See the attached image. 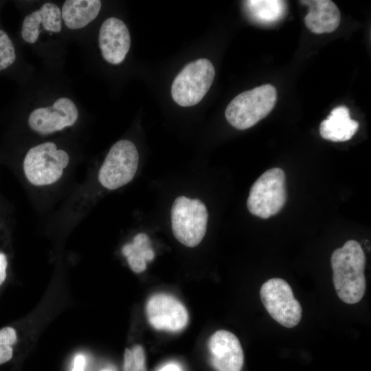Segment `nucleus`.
Returning <instances> with one entry per match:
<instances>
[{"instance_id": "nucleus-1", "label": "nucleus", "mask_w": 371, "mask_h": 371, "mask_svg": "<svg viewBox=\"0 0 371 371\" xmlns=\"http://www.w3.org/2000/svg\"><path fill=\"white\" fill-rule=\"evenodd\" d=\"M330 261L333 284L340 300L349 304L359 302L366 289V256L360 244L355 240L346 241L333 251Z\"/></svg>"}, {"instance_id": "nucleus-2", "label": "nucleus", "mask_w": 371, "mask_h": 371, "mask_svg": "<svg viewBox=\"0 0 371 371\" xmlns=\"http://www.w3.org/2000/svg\"><path fill=\"white\" fill-rule=\"evenodd\" d=\"M277 100L276 88L269 84L255 87L236 95L227 105L225 115L234 128L245 130L265 117Z\"/></svg>"}, {"instance_id": "nucleus-3", "label": "nucleus", "mask_w": 371, "mask_h": 371, "mask_svg": "<svg viewBox=\"0 0 371 371\" xmlns=\"http://www.w3.org/2000/svg\"><path fill=\"white\" fill-rule=\"evenodd\" d=\"M208 213L197 199L178 196L171 208L172 230L175 237L188 247L197 246L207 230Z\"/></svg>"}, {"instance_id": "nucleus-4", "label": "nucleus", "mask_w": 371, "mask_h": 371, "mask_svg": "<svg viewBox=\"0 0 371 371\" xmlns=\"http://www.w3.org/2000/svg\"><path fill=\"white\" fill-rule=\"evenodd\" d=\"M285 173L280 168L267 170L251 186L247 200L251 214L268 218L278 214L286 200Z\"/></svg>"}, {"instance_id": "nucleus-5", "label": "nucleus", "mask_w": 371, "mask_h": 371, "mask_svg": "<svg viewBox=\"0 0 371 371\" xmlns=\"http://www.w3.org/2000/svg\"><path fill=\"white\" fill-rule=\"evenodd\" d=\"M69 162L67 152L57 149L54 143L47 142L28 150L23 160V170L32 184L47 186L56 183L61 177Z\"/></svg>"}, {"instance_id": "nucleus-6", "label": "nucleus", "mask_w": 371, "mask_h": 371, "mask_svg": "<svg viewBox=\"0 0 371 371\" xmlns=\"http://www.w3.org/2000/svg\"><path fill=\"white\" fill-rule=\"evenodd\" d=\"M214 76V67L208 59L199 58L188 63L172 82L173 100L181 106L198 104L210 89Z\"/></svg>"}, {"instance_id": "nucleus-7", "label": "nucleus", "mask_w": 371, "mask_h": 371, "mask_svg": "<svg viewBox=\"0 0 371 371\" xmlns=\"http://www.w3.org/2000/svg\"><path fill=\"white\" fill-rule=\"evenodd\" d=\"M139 162L135 145L122 139L110 148L98 172L100 184L109 190L117 189L130 182L134 177Z\"/></svg>"}, {"instance_id": "nucleus-8", "label": "nucleus", "mask_w": 371, "mask_h": 371, "mask_svg": "<svg viewBox=\"0 0 371 371\" xmlns=\"http://www.w3.org/2000/svg\"><path fill=\"white\" fill-rule=\"evenodd\" d=\"M260 297L267 311L278 324L293 328L300 322L301 304L284 280L274 278L267 280L260 288Z\"/></svg>"}, {"instance_id": "nucleus-9", "label": "nucleus", "mask_w": 371, "mask_h": 371, "mask_svg": "<svg viewBox=\"0 0 371 371\" xmlns=\"http://www.w3.org/2000/svg\"><path fill=\"white\" fill-rule=\"evenodd\" d=\"M146 313L150 325L157 330L177 333L187 326L189 320L185 306L166 293H157L148 298Z\"/></svg>"}, {"instance_id": "nucleus-10", "label": "nucleus", "mask_w": 371, "mask_h": 371, "mask_svg": "<svg viewBox=\"0 0 371 371\" xmlns=\"http://www.w3.org/2000/svg\"><path fill=\"white\" fill-rule=\"evenodd\" d=\"M78 117V111L74 102L60 98L51 106L34 109L29 116L28 124L36 133L46 135L72 126Z\"/></svg>"}, {"instance_id": "nucleus-11", "label": "nucleus", "mask_w": 371, "mask_h": 371, "mask_svg": "<svg viewBox=\"0 0 371 371\" xmlns=\"http://www.w3.org/2000/svg\"><path fill=\"white\" fill-rule=\"evenodd\" d=\"M210 361L215 371H241L244 353L238 337L225 330L214 332L209 338Z\"/></svg>"}, {"instance_id": "nucleus-12", "label": "nucleus", "mask_w": 371, "mask_h": 371, "mask_svg": "<svg viewBox=\"0 0 371 371\" xmlns=\"http://www.w3.org/2000/svg\"><path fill=\"white\" fill-rule=\"evenodd\" d=\"M98 42L103 58L109 63L119 64L124 60L130 49L128 29L120 19L109 18L100 27Z\"/></svg>"}, {"instance_id": "nucleus-13", "label": "nucleus", "mask_w": 371, "mask_h": 371, "mask_svg": "<svg viewBox=\"0 0 371 371\" xmlns=\"http://www.w3.org/2000/svg\"><path fill=\"white\" fill-rule=\"evenodd\" d=\"M61 10L53 3H45L38 10L27 15L23 22L21 36L28 43H34L39 36V27L45 30L59 32L61 30Z\"/></svg>"}, {"instance_id": "nucleus-14", "label": "nucleus", "mask_w": 371, "mask_h": 371, "mask_svg": "<svg viewBox=\"0 0 371 371\" xmlns=\"http://www.w3.org/2000/svg\"><path fill=\"white\" fill-rule=\"evenodd\" d=\"M300 2L308 8L304 22L312 32L330 33L338 27L341 21L340 12L332 1L303 0Z\"/></svg>"}, {"instance_id": "nucleus-15", "label": "nucleus", "mask_w": 371, "mask_h": 371, "mask_svg": "<svg viewBox=\"0 0 371 371\" xmlns=\"http://www.w3.org/2000/svg\"><path fill=\"white\" fill-rule=\"evenodd\" d=\"M359 122L350 118L349 109L344 106L333 109L319 126L321 136L332 142L350 139L357 132Z\"/></svg>"}, {"instance_id": "nucleus-16", "label": "nucleus", "mask_w": 371, "mask_h": 371, "mask_svg": "<svg viewBox=\"0 0 371 371\" xmlns=\"http://www.w3.org/2000/svg\"><path fill=\"white\" fill-rule=\"evenodd\" d=\"M101 5L100 0H67L62 8V18L68 28L80 29L96 18Z\"/></svg>"}, {"instance_id": "nucleus-17", "label": "nucleus", "mask_w": 371, "mask_h": 371, "mask_svg": "<svg viewBox=\"0 0 371 371\" xmlns=\"http://www.w3.org/2000/svg\"><path fill=\"white\" fill-rule=\"evenodd\" d=\"M122 252L126 257L131 270L137 273L145 271L147 262L152 261L155 257L149 238L144 233L137 234L132 243L124 245Z\"/></svg>"}, {"instance_id": "nucleus-18", "label": "nucleus", "mask_w": 371, "mask_h": 371, "mask_svg": "<svg viewBox=\"0 0 371 371\" xmlns=\"http://www.w3.org/2000/svg\"><path fill=\"white\" fill-rule=\"evenodd\" d=\"M249 16L262 24H271L281 19L286 13V4L279 0H251L245 1Z\"/></svg>"}, {"instance_id": "nucleus-19", "label": "nucleus", "mask_w": 371, "mask_h": 371, "mask_svg": "<svg viewBox=\"0 0 371 371\" xmlns=\"http://www.w3.org/2000/svg\"><path fill=\"white\" fill-rule=\"evenodd\" d=\"M123 371H147L146 355L141 345H135L131 349H125Z\"/></svg>"}, {"instance_id": "nucleus-20", "label": "nucleus", "mask_w": 371, "mask_h": 371, "mask_svg": "<svg viewBox=\"0 0 371 371\" xmlns=\"http://www.w3.org/2000/svg\"><path fill=\"white\" fill-rule=\"evenodd\" d=\"M17 340L15 330L12 327L0 329V365L10 361L13 355V346Z\"/></svg>"}, {"instance_id": "nucleus-21", "label": "nucleus", "mask_w": 371, "mask_h": 371, "mask_svg": "<svg viewBox=\"0 0 371 371\" xmlns=\"http://www.w3.org/2000/svg\"><path fill=\"white\" fill-rule=\"evenodd\" d=\"M15 59V49L10 38L0 30V71L13 64Z\"/></svg>"}, {"instance_id": "nucleus-22", "label": "nucleus", "mask_w": 371, "mask_h": 371, "mask_svg": "<svg viewBox=\"0 0 371 371\" xmlns=\"http://www.w3.org/2000/svg\"><path fill=\"white\" fill-rule=\"evenodd\" d=\"M8 261L5 255L0 252V286L3 284L6 278V269Z\"/></svg>"}, {"instance_id": "nucleus-23", "label": "nucleus", "mask_w": 371, "mask_h": 371, "mask_svg": "<svg viewBox=\"0 0 371 371\" xmlns=\"http://www.w3.org/2000/svg\"><path fill=\"white\" fill-rule=\"evenodd\" d=\"M86 364L85 357L82 355L76 356L74 361V367L71 371H84Z\"/></svg>"}, {"instance_id": "nucleus-24", "label": "nucleus", "mask_w": 371, "mask_h": 371, "mask_svg": "<svg viewBox=\"0 0 371 371\" xmlns=\"http://www.w3.org/2000/svg\"><path fill=\"white\" fill-rule=\"evenodd\" d=\"M157 371H183L181 367L175 363H168L161 367Z\"/></svg>"}, {"instance_id": "nucleus-25", "label": "nucleus", "mask_w": 371, "mask_h": 371, "mask_svg": "<svg viewBox=\"0 0 371 371\" xmlns=\"http://www.w3.org/2000/svg\"><path fill=\"white\" fill-rule=\"evenodd\" d=\"M102 371H113V370H111V369H104V370H102Z\"/></svg>"}]
</instances>
